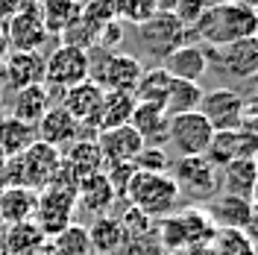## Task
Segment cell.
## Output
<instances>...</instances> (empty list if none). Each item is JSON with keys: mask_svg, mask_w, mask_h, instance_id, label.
<instances>
[{"mask_svg": "<svg viewBox=\"0 0 258 255\" xmlns=\"http://www.w3.org/2000/svg\"><path fill=\"white\" fill-rule=\"evenodd\" d=\"M50 255H91V240H88V229L80 223L64 226L59 235H53L47 243Z\"/></svg>", "mask_w": 258, "mask_h": 255, "instance_id": "31", "label": "cell"}, {"mask_svg": "<svg viewBox=\"0 0 258 255\" xmlns=\"http://www.w3.org/2000/svg\"><path fill=\"white\" fill-rule=\"evenodd\" d=\"M35 206H38V191H32V188L18 185V188H3L0 191V220L6 226L32 220Z\"/></svg>", "mask_w": 258, "mask_h": 255, "instance_id": "23", "label": "cell"}, {"mask_svg": "<svg viewBox=\"0 0 258 255\" xmlns=\"http://www.w3.org/2000/svg\"><path fill=\"white\" fill-rule=\"evenodd\" d=\"M120 15L138 27V24L150 21V18H156L159 12H156V3H153V0H123V9H120Z\"/></svg>", "mask_w": 258, "mask_h": 255, "instance_id": "35", "label": "cell"}, {"mask_svg": "<svg viewBox=\"0 0 258 255\" xmlns=\"http://www.w3.org/2000/svg\"><path fill=\"white\" fill-rule=\"evenodd\" d=\"M255 38H258V32H255Z\"/></svg>", "mask_w": 258, "mask_h": 255, "instance_id": "45", "label": "cell"}, {"mask_svg": "<svg viewBox=\"0 0 258 255\" xmlns=\"http://www.w3.org/2000/svg\"><path fill=\"white\" fill-rule=\"evenodd\" d=\"M100 100H103V88H100L97 82L85 80V82H80V85H74V88H64L59 106H62L77 123L91 126L97 109H100Z\"/></svg>", "mask_w": 258, "mask_h": 255, "instance_id": "18", "label": "cell"}, {"mask_svg": "<svg viewBox=\"0 0 258 255\" xmlns=\"http://www.w3.org/2000/svg\"><path fill=\"white\" fill-rule=\"evenodd\" d=\"M88 74H91L88 50L59 44L50 56H44V85L47 88H56V91L74 88V85L88 80Z\"/></svg>", "mask_w": 258, "mask_h": 255, "instance_id": "8", "label": "cell"}, {"mask_svg": "<svg viewBox=\"0 0 258 255\" xmlns=\"http://www.w3.org/2000/svg\"><path fill=\"white\" fill-rule=\"evenodd\" d=\"M0 255H9V252H6V249H3V240H0Z\"/></svg>", "mask_w": 258, "mask_h": 255, "instance_id": "43", "label": "cell"}, {"mask_svg": "<svg viewBox=\"0 0 258 255\" xmlns=\"http://www.w3.org/2000/svg\"><path fill=\"white\" fill-rule=\"evenodd\" d=\"M258 32V9L243 0H229L220 6H209V12L200 18V24L188 35L200 38L209 47H223L238 38H249Z\"/></svg>", "mask_w": 258, "mask_h": 255, "instance_id": "1", "label": "cell"}, {"mask_svg": "<svg viewBox=\"0 0 258 255\" xmlns=\"http://www.w3.org/2000/svg\"><path fill=\"white\" fill-rule=\"evenodd\" d=\"M156 3V12L159 15H173V9H176L179 0H153Z\"/></svg>", "mask_w": 258, "mask_h": 255, "instance_id": "38", "label": "cell"}, {"mask_svg": "<svg viewBox=\"0 0 258 255\" xmlns=\"http://www.w3.org/2000/svg\"><path fill=\"white\" fill-rule=\"evenodd\" d=\"M144 74V65L141 59L129 56V53H103V59H91V74L88 80L97 82L103 91H123V94H132L135 85Z\"/></svg>", "mask_w": 258, "mask_h": 255, "instance_id": "7", "label": "cell"}, {"mask_svg": "<svg viewBox=\"0 0 258 255\" xmlns=\"http://www.w3.org/2000/svg\"><path fill=\"white\" fill-rule=\"evenodd\" d=\"M9 50H12V47H9V35H6V27L0 24V62L9 56Z\"/></svg>", "mask_w": 258, "mask_h": 255, "instance_id": "39", "label": "cell"}, {"mask_svg": "<svg viewBox=\"0 0 258 255\" xmlns=\"http://www.w3.org/2000/svg\"><path fill=\"white\" fill-rule=\"evenodd\" d=\"M243 3H249V6H258V0H243Z\"/></svg>", "mask_w": 258, "mask_h": 255, "instance_id": "42", "label": "cell"}, {"mask_svg": "<svg viewBox=\"0 0 258 255\" xmlns=\"http://www.w3.org/2000/svg\"><path fill=\"white\" fill-rule=\"evenodd\" d=\"M129 126L141 135V141L150 147H161L167 138V114L159 106H147V103H135V112L129 117Z\"/></svg>", "mask_w": 258, "mask_h": 255, "instance_id": "26", "label": "cell"}, {"mask_svg": "<svg viewBox=\"0 0 258 255\" xmlns=\"http://www.w3.org/2000/svg\"><path fill=\"white\" fill-rule=\"evenodd\" d=\"M211 135H214V129L200 112H185V114H170L167 117V138L164 141L170 144L176 159L206 156Z\"/></svg>", "mask_w": 258, "mask_h": 255, "instance_id": "6", "label": "cell"}, {"mask_svg": "<svg viewBox=\"0 0 258 255\" xmlns=\"http://www.w3.org/2000/svg\"><path fill=\"white\" fill-rule=\"evenodd\" d=\"M255 9H258V6H255Z\"/></svg>", "mask_w": 258, "mask_h": 255, "instance_id": "47", "label": "cell"}, {"mask_svg": "<svg viewBox=\"0 0 258 255\" xmlns=\"http://www.w3.org/2000/svg\"><path fill=\"white\" fill-rule=\"evenodd\" d=\"M255 82H258V77H255Z\"/></svg>", "mask_w": 258, "mask_h": 255, "instance_id": "46", "label": "cell"}, {"mask_svg": "<svg viewBox=\"0 0 258 255\" xmlns=\"http://www.w3.org/2000/svg\"><path fill=\"white\" fill-rule=\"evenodd\" d=\"M252 200H258V179H255V197H252Z\"/></svg>", "mask_w": 258, "mask_h": 255, "instance_id": "44", "label": "cell"}, {"mask_svg": "<svg viewBox=\"0 0 258 255\" xmlns=\"http://www.w3.org/2000/svg\"><path fill=\"white\" fill-rule=\"evenodd\" d=\"M3 249L9 255H41L47 249V238L32 220L6 226L3 232Z\"/></svg>", "mask_w": 258, "mask_h": 255, "instance_id": "25", "label": "cell"}, {"mask_svg": "<svg viewBox=\"0 0 258 255\" xmlns=\"http://www.w3.org/2000/svg\"><path fill=\"white\" fill-rule=\"evenodd\" d=\"M114 191L112 185L106 182V176H103V170L94 176H88V179H82L80 188H77V208H80L85 217H91V220H97V217H103V214H109L114 206Z\"/></svg>", "mask_w": 258, "mask_h": 255, "instance_id": "19", "label": "cell"}, {"mask_svg": "<svg viewBox=\"0 0 258 255\" xmlns=\"http://www.w3.org/2000/svg\"><path fill=\"white\" fill-rule=\"evenodd\" d=\"M3 71H6V85L12 91L30 88V85H41L44 82V53L9 50V56L3 59Z\"/></svg>", "mask_w": 258, "mask_h": 255, "instance_id": "15", "label": "cell"}, {"mask_svg": "<svg viewBox=\"0 0 258 255\" xmlns=\"http://www.w3.org/2000/svg\"><path fill=\"white\" fill-rule=\"evenodd\" d=\"M3 232H6V223H3V220H0V240H3Z\"/></svg>", "mask_w": 258, "mask_h": 255, "instance_id": "41", "label": "cell"}, {"mask_svg": "<svg viewBox=\"0 0 258 255\" xmlns=\"http://www.w3.org/2000/svg\"><path fill=\"white\" fill-rule=\"evenodd\" d=\"M97 150L103 156V167L109 164H132L135 156L144 150L141 135L132 126H117V129H106V132H97Z\"/></svg>", "mask_w": 258, "mask_h": 255, "instance_id": "13", "label": "cell"}, {"mask_svg": "<svg viewBox=\"0 0 258 255\" xmlns=\"http://www.w3.org/2000/svg\"><path fill=\"white\" fill-rule=\"evenodd\" d=\"M200 114L211 123L214 132H235L243 120V97L235 94L232 88H214L203 94Z\"/></svg>", "mask_w": 258, "mask_h": 255, "instance_id": "10", "label": "cell"}, {"mask_svg": "<svg viewBox=\"0 0 258 255\" xmlns=\"http://www.w3.org/2000/svg\"><path fill=\"white\" fill-rule=\"evenodd\" d=\"M123 200H129V206L144 211L147 217L161 220V217L176 211L182 197H179V188L170 179V173H141V170H135Z\"/></svg>", "mask_w": 258, "mask_h": 255, "instance_id": "3", "label": "cell"}, {"mask_svg": "<svg viewBox=\"0 0 258 255\" xmlns=\"http://www.w3.org/2000/svg\"><path fill=\"white\" fill-rule=\"evenodd\" d=\"M170 77L161 71L159 65L156 68H144V74H141V80L135 85V103H147V106H159L164 109V100H167V91H170Z\"/></svg>", "mask_w": 258, "mask_h": 255, "instance_id": "29", "label": "cell"}, {"mask_svg": "<svg viewBox=\"0 0 258 255\" xmlns=\"http://www.w3.org/2000/svg\"><path fill=\"white\" fill-rule=\"evenodd\" d=\"M62 167L74 176L77 182L100 173V170H103V156H100V150H97V141H91V138H77V141H71L62 153Z\"/></svg>", "mask_w": 258, "mask_h": 255, "instance_id": "20", "label": "cell"}, {"mask_svg": "<svg viewBox=\"0 0 258 255\" xmlns=\"http://www.w3.org/2000/svg\"><path fill=\"white\" fill-rule=\"evenodd\" d=\"M138 44L144 47L147 56L161 62L170 50L185 44V30L173 15H156L144 24H138Z\"/></svg>", "mask_w": 258, "mask_h": 255, "instance_id": "9", "label": "cell"}, {"mask_svg": "<svg viewBox=\"0 0 258 255\" xmlns=\"http://www.w3.org/2000/svg\"><path fill=\"white\" fill-rule=\"evenodd\" d=\"M6 35H9V47L12 50H35V53H41L44 41H47V27H44L41 12L32 3L21 0L18 15L6 24Z\"/></svg>", "mask_w": 258, "mask_h": 255, "instance_id": "11", "label": "cell"}, {"mask_svg": "<svg viewBox=\"0 0 258 255\" xmlns=\"http://www.w3.org/2000/svg\"><path fill=\"white\" fill-rule=\"evenodd\" d=\"M255 179H258V159H235L226 167H220V191L252 200L255 197Z\"/></svg>", "mask_w": 258, "mask_h": 255, "instance_id": "22", "label": "cell"}, {"mask_svg": "<svg viewBox=\"0 0 258 255\" xmlns=\"http://www.w3.org/2000/svg\"><path fill=\"white\" fill-rule=\"evenodd\" d=\"M170 179L176 182L179 197H188L194 206L211 203L220 194V170L206 156H188L170 164Z\"/></svg>", "mask_w": 258, "mask_h": 255, "instance_id": "4", "label": "cell"}, {"mask_svg": "<svg viewBox=\"0 0 258 255\" xmlns=\"http://www.w3.org/2000/svg\"><path fill=\"white\" fill-rule=\"evenodd\" d=\"M211 226L220 232V229H232V232H246L249 226V214H252V200H243L235 194H217L206 208Z\"/></svg>", "mask_w": 258, "mask_h": 255, "instance_id": "16", "label": "cell"}, {"mask_svg": "<svg viewBox=\"0 0 258 255\" xmlns=\"http://www.w3.org/2000/svg\"><path fill=\"white\" fill-rule=\"evenodd\" d=\"M246 235L252 238V243H258V200H252V214H249V226H246Z\"/></svg>", "mask_w": 258, "mask_h": 255, "instance_id": "37", "label": "cell"}, {"mask_svg": "<svg viewBox=\"0 0 258 255\" xmlns=\"http://www.w3.org/2000/svg\"><path fill=\"white\" fill-rule=\"evenodd\" d=\"M209 12V3L206 0H179L176 9H173V18H176L179 24H182V30H185V35L200 24V18Z\"/></svg>", "mask_w": 258, "mask_h": 255, "instance_id": "34", "label": "cell"}, {"mask_svg": "<svg viewBox=\"0 0 258 255\" xmlns=\"http://www.w3.org/2000/svg\"><path fill=\"white\" fill-rule=\"evenodd\" d=\"M85 229H88L91 249H97V252H103V255L123 252V246H126V235H123V226H120V220H117V217L103 214V217L91 220Z\"/></svg>", "mask_w": 258, "mask_h": 255, "instance_id": "27", "label": "cell"}, {"mask_svg": "<svg viewBox=\"0 0 258 255\" xmlns=\"http://www.w3.org/2000/svg\"><path fill=\"white\" fill-rule=\"evenodd\" d=\"M32 141H38V138H35V126L18 120L12 114H9V117H0V153H3L6 159L21 156Z\"/></svg>", "mask_w": 258, "mask_h": 255, "instance_id": "28", "label": "cell"}, {"mask_svg": "<svg viewBox=\"0 0 258 255\" xmlns=\"http://www.w3.org/2000/svg\"><path fill=\"white\" fill-rule=\"evenodd\" d=\"M132 112H135V97L132 94H123V91H103V100H100V109H97L91 126H94L97 132L129 126Z\"/></svg>", "mask_w": 258, "mask_h": 255, "instance_id": "21", "label": "cell"}, {"mask_svg": "<svg viewBox=\"0 0 258 255\" xmlns=\"http://www.w3.org/2000/svg\"><path fill=\"white\" fill-rule=\"evenodd\" d=\"M209 255H258L255 243L246 232H232V229H220L214 232V238L206 243Z\"/></svg>", "mask_w": 258, "mask_h": 255, "instance_id": "32", "label": "cell"}, {"mask_svg": "<svg viewBox=\"0 0 258 255\" xmlns=\"http://www.w3.org/2000/svg\"><path fill=\"white\" fill-rule=\"evenodd\" d=\"M6 85V71H3V62H0V88Z\"/></svg>", "mask_w": 258, "mask_h": 255, "instance_id": "40", "label": "cell"}, {"mask_svg": "<svg viewBox=\"0 0 258 255\" xmlns=\"http://www.w3.org/2000/svg\"><path fill=\"white\" fill-rule=\"evenodd\" d=\"M203 88L200 82H185V80H173L170 82V91L164 100V114H185V112H200V103H203Z\"/></svg>", "mask_w": 258, "mask_h": 255, "instance_id": "30", "label": "cell"}, {"mask_svg": "<svg viewBox=\"0 0 258 255\" xmlns=\"http://www.w3.org/2000/svg\"><path fill=\"white\" fill-rule=\"evenodd\" d=\"M74 214H77V188L50 182L44 191H38V206H35L32 223L44 232V238H53L64 226L74 223Z\"/></svg>", "mask_w": 258, "mask_h": 255, "instance_id": "5", "label": "cell"}, {"mask_svg": "<svg viewBox=\"0 0 258 255\" xmlns=\"http://www.w3.org/2000/svg\"><path fill=\"white\" fill-rule=\"evenodd\" d=\"M217 65L226 71V77L232 80H255L258 77V38H238L223 47H211Z\"/></svg>", "mask_w": 258, "mask_h": 255, "instance_id": "12", "label": "cell"}, {"mask_svg": "<svg viewBox=\"0 0 258 255\" xmlns=\"http://www.w3.org/2000/svg\"><path fill=\"white\" fill-rule=\"evenodd\" d=\"M50 106H53V97H50V88L41 82V85H30V88H21L15 91V100H12V117L18 120H24V123H30L35 126L44 112H47Z\"/></svg>", "mask_w": 258, "mask_h": 255, "instance_id": "24", "label": "cell"}, {"mask_svg": "<svg viewBox=\"0 0 258 255\" xmlns=\"http://www.w3.org/2000/svg\"><path fill=\"white\" fill-rule=\"evenodd\" d=\"M18 9H21V0H0V24L6 27L18 15Z\"/></svg>", "mask_w": 258, "mask_h": 255, "instance_id": "36", "label": "cell"}, {"mask_svg": "<svg viewBox=\"0 0 258 255\" xmlns=\"http://www.w3.org/2000/svg\"><path fill=\"white\" fill-rule=\"evenodd\" d=\"M82 129H85L82 123H77L59 103H53L47 112H44V117L35 123V138L50 144V147H56V150H62V147H68L71 141L80 138Z\"/></svg>", "mask_w": 258, "mask_h": 255, "instance_id": "17", "label": "cell"}, {"mask_svg": "<svg viewBox=\"0 0 258 255\" xmlns=\"http://www.w3.org/2000/svg\"><path fill=\"white\" fill-rule=\"evenodd\" d=\"M132 167H135V170H141V173H167L170 159L164 156V150H161V147H150V144H144V150L135 156Z\"/></svg>", "mask_w": 258, "mask_h": 255, "instance_id": "33", "label": "cell"}, {"mask_svg": "<svg viewBox=\"0 0 258 255\" xmlns=\"http://www.w3.org/2000/svg\"><path fill=\"white\" fill-rule=\"evenodd\" d=\"M59 167H62V150L44 141H32L21 156L6 159V188L24 185L32 191H44L56 179Z\"/></svg>", "mask_w": 258, "mask_h": 255, "instance_id": "2", "label": "cell"}, {"mask_svg": "<svg viewBox=\"0 0 258 255\" xmlns=\"http://www.w3.org/2000/svg\"><path fill=\"white\" fill-rule=\"evenodd\" d=\"M170 80H185V82H200L209 71V53L200 44H179L176 50H170L159 65Z\"/></svg>", "mask_w": 258, "mask_h": 255, "instance_id": "14", "label": "cell"}]
</instances>
